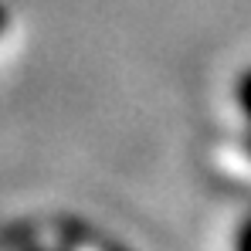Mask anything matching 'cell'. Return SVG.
<instances>
[{
	"instance_id": "6da1fadb",
	"label": "cell",
	"mask_w": 251,
	"mask_h": 251,
	"mask_svg": "<svg viewBox=\"0 0 251 251\" xmlns=\"http://www.w3.org/2000/svg\"><path fill=\"white\" fill-rule=\"evenodd\" d=\"M238 105H241V112L251 119V72H245L241 82H238Z\"/></svg>"
},
{
	"instance_id": "7a4b0ae2",
	"label": "cell",
	"mask_w": 251,
	"mask_h": 251,
	"mask_svg": "<svg viewBox=\"0 0 251 251\" xmlns=\"http://www.w3.org/2000/svg\"><path fill=\"white\" fill-rule=\"evenodd\" d=\"M10 34H14V14L7 10V3H0V48L7 44Z\"/></svg>"
},
{
	"instance_id": "3957f363",
	"label": "cell",
	"mask_w": 251,
	"mask_h": 251,
	"mask_svg": "<svg viewBox=\"0 0 251 251\" xmlns=\"http://www.w3.org/2000/svg\"><path fill=\"white\" fill-rule=\"evenodd\" d=\"M234 245L241 251H251V217L241 224V231H238V238H234Z\"/></svg>"
}]
</instances>
